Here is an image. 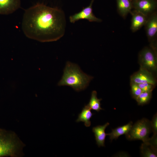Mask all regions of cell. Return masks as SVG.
Instances as JSON below:
<instances>
[{"label":"cell","mask_w":157,"mask_h":157,"mask_svg":"<svg viewBox=\"0 0 157 157\" xmlns=\"http://www.w3.org/2000/svg\"><path fill=\"white\" fill-rule=\"evenodd\" d=\"M22 27L29 38L42 42L56 41L65 32V14L58 8L38 3L25 10Z\"/></svg>","instance_id":"obj_1"},{"label":"cell","mask_w":157,"mask_h":157,"mask_svg":"<svg viewBox=\"0 0 157 157\" xmlns=\"http://www.w3.org/2000/svg\"><path fill=\"white\" fill-rule=\"evenodd\" d=\"M93 77L84 73L77 65L67 62L59 86H68L76 91L85 90Z\"/></svg>","instance_id":"obj_2"},{"label":"cell","mask_w":157,"mask_h":157,"mask_svg":"<svg viewBox=\"0 0 157 157\" xmlns=\"http://www.w3.org/2000/svg\"><path fill=\"white\" fill-rule=\"evenodd\" d=\"M24 146L15 133L0 128V157L18 156Z\"/></svg>","instance_id":"obj_3"},{"label":"cell","mask_w":157,"mask_h":157,"mask_svg":"<svg viewBox=\"0 0 157 157\" xmlns=\"http://www.w3.org/2000/svg\"><path fill=\"white\" fill-rule=\"evenodd\" d=\"M151 131V121L146 118L137 121L125 136L129 140H140L143 142L147 141Z\"/></svg>","instance_id":"obj_4"},{"label":"cell","mask_w":157,"mask_h":157,"mask_svg":"<svg viewBox=\"0 0 157 157\" xmlns=\"http://www.w3.org/2000/svg\"><path fill=\"white\" fill-rule=\"evenodd\" d=\"M144 48L139 53L138 61L140 67L147 70L154 75L157 72V57L155 47Z\"/></svg>","instance_id":"obj_5"},{"label":"cell","mask_w":157,"mask_h":157,"mask_svg":"<svg viewBox=\"0 0 157 157\" xmlns=\"http://www.w3.org/2000/svg\"><path fill=\"white\" fill-rule=\"evenodd\" d=\"M94 0H92L88 6L83 8L80 12L70 16L69 17L70 22L74 23L82 19H86L90 22H101V19L96 17L93 13L92 6Z\"/></svg>","instance_id":"obj_6"},{"label":"cell","mask_w":157,"mask_h":157,"mask_svg":"<svg viewBox=\"0 0 157 157\" xmlns=\"http://www.w3.org/2000/svg\"><path fill=\"white\" fill-rule=\"evenodd\" d=\"M132 4L134 10L148 17L155 12L156 6L155 0H137Z\"/></svg>","instance_id":"obj_7"},{"label":"cell","mask_w":157,"mask_h":157,"mask_svg":"<svg viewBox=\"0 0 157 157\" xmlns=\"http://www.w3.org/2000/svg\"><path fill=\"white\" fill-rule=\"evenodd\" d=\"M130 81L137 84L148 83L156 85V80L154 75L147 70L140 68L130 77Z\"/></svg>","instance_id":"obj_8"},{"label":"cell","mask_w":157,"mask_h":157,"mask_svg":"<svg viewBox=\"0 0 157 157\" xmlns=\"http://www.w3.org/2000/svg\"><path fill=\"white\" fill-rule=\"evenodd\" d=\"M144 25L149 41L153 42L157 33V14L156 11L148 17Z\"/></svg>","instance_id":"obj_9"},{"label":"cell","mask_w":157,"mask_h":157,"mask_svg":"<svg viewBox=\"0 0 157 157\" xmlns=\"http://www.w3.org/2000/svg\"><path fill=\"white\" fill-rule=\"evenodd\" d=\"M140 152L143 157H157V138L152 136L143 142L140 147Z\"/></svg>","instance_id":"obj_10"},{"label":"cell","mask_w":157,"mask_h":157,"mask_svg":"<svg viewBox=\"0 0 157 157\" xmlns=\"http://www.w3.org/2000/svg\"><path fill=\"white\" fill-rule=\"evenodd\" d=\"M20 0H0V14H12L19 8Z\"/></svg>","instance_id":"obj_11"},{"label":"cell","mask_w":157,"mask_h":157,"mask_svg":"<svg viewBox=\"0 0 157 157\" xmlns=\"http://www.w3.org/2000/svg\"><path fill=\"white\" fill-rule=\"evenodd\" d=\"M130 13L132 15L131 29L135 32L144 25L148 17L134 10Z\"/></svg>","instance_id":"obj_12"},{"label":"cell","mask_w":157,"mask_h":157,"mask_svg":"<svg viewBox=\"0 0 157 157\" xmlns=\"http://www.w3.org/2000/svg\"><path fill=\"white\" fill-rule=\"evenodd\" d=\"M109 124V123L107 122L104 125L97 126L92 128V131L94 134L97 144L99 147L105 146V138L107 135L105 130Z\"/></svg>","instance_id":"obj_13"},{"label":"cell","mask_w":157,"mask_h":157,"mask_svg":"<svg viewBox=\"0 0 157 157\" xmlns=\"http://www.w3.org/2000/svg\"><path fill=\"white\" fill-rule=\"evenodd\" d=\"M117 11L123 18L130 13L133 8L132 2L130 0H116Z\"/></svg>","instance_id":"obj_14"},{"label":"cell","mask_w":157,"mask_h":157,"mask_svg":"<svg viewBox=\"0 0 157 157\" xmlns=\"http://www.w3.org/2000/svg\"><path fill=\"white\" fill-rule=\"evenodd\" d=\"M132 124V122H130L126 124L113 129L112 132L107 134V135L109 136L110 139L111 141L114 139H117L120 135L127 134L131 129Z\"/></svg>","instance_id":"obj_15"},{"label":"cell","mask_w":157,"mask_h":157,"mask_svg":"<svg viewBox=\"0 0 157 157\" xmlns=\"http://www.w3.org/2000/svg\"><path fill=\"white\" fill-rule=\"evenodd\" d=\"M91 110V109L88 105H85L81 113L79 114L76 122H84L85 125L86 127L90 126L91 124L90 119L93 115Z\"/></svg>","instance_id":"obj_16"},{"label":"cell","mask_w":157,"mask_h":157,"mask_svg":"<svg viewBox=\"0 0 157 157\" xmlns=\"http://www.w3.org/2000/svg\"><path fill=\"white\" fill-rule=\"evenodd\" d=\"M97 92L93 91L91 93V97L89 102L88 105L92 110H95L98 112L103 110L101 107L100 101L102 99H98L97 97Z\"/></svg>","instance_id":"obj_17"},{"label":"cell","mask_w":157,"mask_h":157,"mask_svg":"<svg viewBox=\"0 0 157 157\" xmlns=\"http://www.w3.org/2000/svg\"><path fill=\"white\" fill-rule=\"evenodd\" d=\"M152 95V92H142L135 99L138 105H143L149 102Z\"/></svg>","instance_id":"obj_18"},{"label":"cell","mask_w":157,"mask_h":157,"mask_svg":"<svg viewBox=\"0 0 157 157\" xmlns=\"http://www.w3.org/2000/svg\"><path fill=\"white\" fill-rule=\"evenodd\" d=\"M131 94L132 97L135 99L142 92L138 84L130 81Z\"/></svg>","instance_id":"obj_19"},{"label":"cell","mask_w":157,"mask_h":157,"mask_svg":"<svg viewBox=\"0 0 157 157\" xmlns=\"http://www.w3.org/2000/svg\"><path fill=\"white\" fill-rule=\"evenodd\" d=\"M138 84L142 92H152L156 86L148 83H142Z\"/></svg>","instance_id":"obj_20"},{"label":"cell","mask_w":157,"mask_h":157,"mask_svg":"<svg viewBox=\"0 0 157 157\" xmlns=\"http://www.w3.org/2000/svg\"><path fill=\"white\" fill-rule=\"evenodd\" d=\"M151 131H152L153 135L157 136V113L154 115L151 121Z\"/></svg>","instance_id":"obj_21"},{"label":"cell","mask_w":157,"mask_h":157,"mask_svg":"<svg viewBox=\"0 0 157 157\" xmlns=\"http://www.w3.org/2000/svg\"><path fill=\"white\" fill-rule=\"evenodd\" d=\"M132 2H133V1H134L136 0H130Z\"/></svg>","instance_id":"obj_22"}]
</instances>
